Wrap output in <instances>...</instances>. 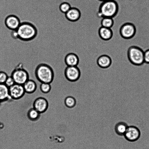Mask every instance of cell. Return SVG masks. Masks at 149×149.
Instances as JSON below:
<instances>
[{"label":"cell","instance_id":"3957f363","mask_svg":"<svg viewBox=\"0 0 149 149\" xmlns=\"http://www.w3.org/2000/svg\"><path fill=\"white\" fill-rule=\"evenodd\" d=\"M144 51L139 47L131 46L127 50V58L132 65L135 66H140L144 63Z\"/></svg>","mask_w":149,"mask_h":149},{"label":"cell","instance_id":"7c38bea8","mask_svg":"<svg viewBox=\"0 0 149 149\" xmlns=\"http://www.w3.org/2000/svg\"><path fill=\"white\" fill-rule=\"evenodd\" d=\"M98 34L100 38L104 41L111 40L113 36V31L111 28L101 26L98 30Z\"/></svg>","mask_w":149,"mask_h":149},{"label":"cell","instance_id":"9a60e30c","mask_svg":"<svg viewBox=\"0 0 149 149\" xmlns=\"http://www.w3.org/2000/svg\"><path fill=\"white\" fill-rule=\"evenodd\" d=\"M111 57L106 54L101 55L97 60L98 65L102 68H106L109 66L111 63Z\"/></svg>","mask_w":149,"mask_h":149},{"label":"cell","instance_id":"6da1fadb","mask_svg":"<svg viewBox=\"0 0 149 149\" xmlns=\"http://www.w3.org/2000/svg\"><path fill=\"white\" fill-rule=\"evenodd\" d=\"M119 9V6L116 1L107 0L102 2L100 5L97 15L100 18L109 17L113 18L118 15Z\"/></svg>","mask_w":149,"mask_h":149},{"label":"cell","instance_id":"484cf974","mask_svg":"<svg viewBox=\"0 0 149 149\" xmlns=\"http://www.w3.org/2000/svg\"><path fill=\"white\" fill-rule=\"evenodd\" d=\"M144 63L149 64V49H147L144 51Z\"/></svg>","mask_w":149,"mask_h":149},{"label":"cell","instance_id":"ac0fdd59","mask_svg":"<svg viewBox=\"0 0 149 149\" xmlns=\"http://www.w3.org/2000/svg\"><path fill=\"white\" fill-rule=\"evenodd\" d=\"M128 126L127 124L123 122L117 123L115 127V130L117 134L122 136L124 135Z\"/></svg>","mask_w":149,"mask_h":149},{"label":"cell","instance_id":"d6986e66","mask_svg":"<svg viewBox=\"0 0 149 149\" xmlns=\"http://www.w3.org/2000/svg\"><path fill=\"white\" fill-rule=\"evenodd\" d=\"M100 23L102 26L111 28L114 24V20L112 18L104 17L102 18Z\"/></svg>","mask_w":149,"mask_h":149},{"label":"cell","instance_id":"5bb4252c","mask_svg":"<svg viewBox=\"0 0 149 149\" xmlns=\"http://www.w3.org/2000/svg\"><path fill=\"white\" fill-rule=\"evenodd\" d=\"M5 23L8 27L12 30H16L20 24L19 19L13 15L7 17L6 19Z\"/></svg>","mask_w":149,"mask_h":149},{"label":"cell","instance_id":"52a82bcc","mask_svg":"<svg viewBox=\"0 0 149 149\" xmlns=\"http://www.w3.org/2000/svg\"><path fill=\"white\" fill-rule=\"evenodd\" d=\"M9 91L10 98L14 100L21 99L25 93L23 85L16 83L9 88Z\"/></svg>","mask_w":149,"mask_h":149},{"label":"cell","instance_id":"603a6c76","mask_svg":"<svg viewBox=\"0 0 149 149\" xmlns=\"http://www.w3.org/2000/svg\"><path fill=\"white\" fill-rule=\"evenodd\" d=\"M65 103L67 107L69 108H71L75 105L76 101L73 97L68 96L65 98Z\"/></svg>","mask_w":149,"mask_h":149},{"label":"cell","instance_id":"9c48e42d","mask_svg":"<svg viewBox=\"0 0 149 149\" xmlns=\"http://www.w3.org/2000/svg\"><path fill=\"white\" fill-rule=\"evenodd\" d=\"M33 108L40 113L45 112L48 108L49 103L47 100L42 97H38L34 101Z\"/></svg>","mask_w":149,"mask_h":149},{"label":"cell","instance_id":"ffe728a7","mask_svg":"<svg viewBox=\"0 0 149 149\" xmlns=\"http://www.w3.org/2000/svg\"><path fill=\"white\" fill-rule=\"evenodd\" d=\"M40 114L33 107L30 109L28 110L27 113V116L28 118L30 120H36L39 118Z\"/></svg>","mask_w":149,"mask_h":149},{"label":"cell","instance_id":"5b68a950","mask_svg":"<svg viewBox=\"0 0 149 149\" xmlns=\"http://www.w3.org/2000/svg\"><path fill=\"white\" fill-rule=\"evenodd\" d=\"M12 77L16 84L23 85L29 79L28 72L22 67H17L11 73Z\"/></svg>","mask_w":149,"mask_h":149},{"label":"cell","instance_id":"e0dca14e","mask_svg":"<svg viewBox=\"0 0 149 149\" xmlns=\"http://www.w3.org/2000/svg\"><path fill=\"white\" fill-rule=\"evenodd\" d=\"M25 93L32 94L36 90L37 86L36 82L33 80L29 79L23 85Z\"/></svg>","mask_w":149,"mask_h":149},{"label":"cell","instance_id":"7402d4cb","mask_svg":"<svg viewBox=\"0 0 149 149\" xmlns=\"http://www.w3.org/2000/svg\"><path fill=\"white\" fill-rule=\"evenodd\" d=\"M50 84L48 83H41L40 86V89L41 92L45 94L49 93L52 88Z\"/></svg>","mask_w":149,"mask_h":149},{"label":"cell","instance_id":"8fae6325","mask_svg":"<svg viewBox=\"0 0 149 149\" xmlns=\"http://www.w3.org/2000/svg\"><path fill=\"white\" fill-rule=\"evenodd\" d=\"M65 18L71 22H75L78 20L81 17V13L78 8L71 7L66 13L64 14Z\"/></svg>","mask_w":149,"mask_h":149},{"label":"cell","instance_id":"ba28073f","mask_svg":"<svg viewBox=\"0 0 149 149\" xmlns=\"http://www.w3.org/2000/svg\"><path fill=\"white\" fill-rule=\"evenodd\" d=\"M123 136L127 141L134 142L139 138L141 132L139 129L135 126H128Z\"/></svg>","mask_w":149,"mask_h":149},{"label":"cell","instance_id":"4fadbf2b","mask_svg":"<svg viewBox=\"0 0 149 149\" xmlns=\"http://www.w3.org/2000/svg\"><path fill=\"white\" fill-rule=\"evenodd\" d=\"M65 61L68 66H77L79 62V56L75 53H69L66 55Z\"/></svg>","mask_w":149,"mask_h":149},{"label":"cell","instance_id":"83f0119b","mask_svg":"<svg viewBox=\"0 0 149 149\" xmlns=\"http://www.w3.org/2000/svg\"></svg>","mask_w":149,"mask_h":149},{"label":"cell","instance_id":"8992f818","mask_svg":"<svg viewBox=\"0 0 149 149\" xmlns=\"http://www.w3.org/2000/svg\"><path fill=\"white\" fill-rule=\"evenodd\" d=\"M136 28L132 23L127 22L123 24L120 26L119 33L120 36L126 39H129L133 38L135 35Z\"/></svg>","mask_w":149,"mask_h":149},{"label":"cell","instance_id":"277c9868","mask_svg":"<svg viewBox=\"0 0 149 149\" xmlns=\"http://www.w3.org/2000/svg\"><path fill=\"white\" fill-rule=\"evenodd\" d=\"M16 30L19 37L25 40L33 38L36 33L35 28L31 24L26 23L20 24Z\"/></svg>","mask_w":149,"mask_h":149},{"label":"cell","instance_id":"2e32d148","mask_svg":"<svg viewBox=\"0 0 149 149\" xmlns=\"http://www.w3.org/2000/svg\"><path fill=\"white\" fill-rule=\"evenodd\" d=\"M11 99L9 95V87L5 84H0V104Z\"/></svg>","mask_w":149,"mask_h":149},{"label":"cell","instance_id":"d4e9b609","mask_svg":"<svg viewBox=\"0 0 149 149\" xmlns=\"http://www.w3.org/2000/svg\"><path fill=\"white\" fill-rule=\"evenodd\" d=\"M15 83L14 80L10 76H8L5 83V84L9 88L14 85Z\"/></svg>","mask_w":149,"mask_h":149},{"label":"cell","instance_id":"cb8c5ba5","mask_svg":"<svg viewBox=\"0 0 149 149\" xmlns=\"http://www.w3.org/2000/svg\"><path fill=\"white\" fill-rule=\"evenodd\" d=\"M7 73L4 72L0 71V84H5L8 77Z\"/></svg>","mask_w":149,"mask_h":149},{"label":"cell","instance_id":"4316f807","mask_svg":"<svg viewBox=\"0 0 149 149\" xmlns=\"http://www.w3.org/2000/svg\"><path fill=\"white\" fill-rule=\"evenodd\" d=\"M100 1H101L102 2H103V1H106V0H98Z\"/></svg>","mask_w":149,"mask_h":149},{"label":"cell","instance_id":"44dd1931","mask_svg":"<svg viewBox=\"0 0 149 149\" xmlns=\"http://www.w3.org/2000/svg\"><path fill=\"white\" fill-rule=\"evenodd\" d=\"M71 7L70 4L66 2H61L59 6L60 11L63 14H65L70 9Z\"/></svg>","mask_w":149,"mask_h":149},{"label":"cell","instance_id":"30bf717a","mask_svg":"<svg viewBox=\"0 0 149 149\" xmlns=\"http://www.w3.org/2000/svg\"><path fill=\"white\" fill-rule=\"evenodd\" d=\"M65 75L68 80L72 81H75L79 78L80 75V71L76 66H68L65 70Z\"/></svg>","mask_w":149,"mask_h":149},{"label":"cell","instance_id":"7a4b0ae2","mask_svg":"<svg viewBox=\"0 0 149 149\" xmlns=\"http://www.w3.org/2000/svg\"><path fill=\"white\" fill-rule=\"evenodd\" d=\"M35 75L41 83L51 84L54 79L55 73L52 68L46 63H40L37 66Z\"/></svg>","mask_w":149,"mask_h":149}]
</instances>
